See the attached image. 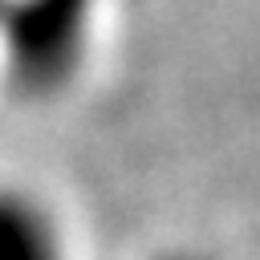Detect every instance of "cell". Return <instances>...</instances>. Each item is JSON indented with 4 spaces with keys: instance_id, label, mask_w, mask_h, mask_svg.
<instances>
[{
    "instance_id": "6da1fadb",
    "label": "cell",
    "mask_w": 260,
    "mask_h": 260,
    "mask_svg": "<svg viewBox=\"0 0 260 260\" xmlns=\"http://www.w3.org/2000/svg\"><path fill=\"white\" fill-rule=\"evenodd\" d=\"M65 228L41 195L0 187V260H65Z\"/></svg>"
}]
</instances>
